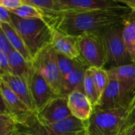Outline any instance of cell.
Listing matches in <instances>:
<instances>
[{
    "label": "cell",
    "instance_id": "6da1fadb",
    "mask_svg": "<svg viewBox=\"0 0 135 135\" xmlns=\"http://www.w3.org/2000/svg\"><path fill=\"white\" fill-rule=\"evenodd\" d=\"M130 10L128 7L122 6L110 9L60 12L50 15L47 22L54 29L71 36L80 37L88 33L103 31L122 21Z\"/></svg>",
    "mask_w": 135,
    "mask_h": 135
},
{
    "label": "cell",
    "instance_id": "7a4b0ae2",
    "mask_svg": "<svg viewBox=\"0 0 135 135\" xmlns=\"http://www.w3.org/2000/svg\"><path fill=\"white\" fill-rule=\"evenodd\" d=\"M13 135H87V123L71 116L56 123L43 124L33 112L17 122Z\"/></svg>",
    "mask_w": 135,
    "mask_h": 135
},
{
    "label": "cell",
    "instance_id": "3957f363",
    "mask_svg": "<svg viewBox=\"0 0 135 135\" xmlns=\"http://www.w3.org/2000/svg\"><path fill=\"white\" fill-rule=\"evenodd\" d=\"M11 25L23 40L33 59L39 51L51 44L52 27L47 21L40 18H21L11 13Z\"/></svg>",
    "mask_w": 135,
    "mask_h": 135
},
{
    "label": "cell",
    "instance_id": "277c9868",
    "mask_svg": "<svg viewBox=\"0 0 135 135\" xmlns=\"http://www.w3.org/2000/svg\"><path fill=\"white\" fill-rule=\"evenodd\" d=\"M128 112V107L107 110L94 108L86 122L87 135H120Z\"/></svg>",
    "mask_w": 135,
    "mask_h": 135
},
{
    "label": "cell",
    "instance_id": "5b68a950",
    "mask_svg": "<svg viewBox=\"0 0 135 135\" xmlns=\"http://www.w3.org/2000/svg\"><path fill=\"white\" fill-rule=\"evenodd\" d=\"M122 21L107 27L101 32L107 64H109L111 67L133 63L129 57L124 42Z\"/></svg>",
    "mask_w": 135,
    "mask_h": 135
},
{
    "label": "cell",
    "instance_id": "8992f818",
    "mask_svg": "<svg viewBox=\"0 0 135 135\" xmlns=\"http://www.w3.org/2000/svg\"><path fill=\"white\" fill-rule=\"evenodd\" d=\"M33 66L34 70L47 80L54 92L60 95L63 77L58 66L56 51L51 44L43 48L33 57Z\"/></svg>",
    "mask_w": 135,
    "mask_h": 135
},
{
    "label": "cell",
    "instance_id": "52a82bcc",
    "mask_svg": "<svg viewBox=\"0 0 135 135\" xmlns=\"http://www.w3.org/2000/svg\"><path fill=\"white\" fill-rule=\"evenodd\" d=\"M101 32L88 33L77 37L80 57L89 68H103L107 64Z\"/></svg>",
    "mask_w": 135,
    "mask_h": 135
},
{
    "label": "cell",
    "instance_id": "ba28073f",
    "mask_svg": "<svg viewBox=\"0 0 135 135\" xmlns=\"http://www.w3.org/2000/svg\"><path fill=\"white\" fill-rule=\"evenodd\" d=\"M35 114L37 119L43 124L56 123L71 117L68 96H56L36 111Z\"/></svg>",
    "mask_w": 135,
    "mask_h": 135
},
{
    "label": "cell",
    "instance_id": "9c48e42d",
    "mask_svg": "<svg viewBox=\"0 0 135 135\" xmlns=\"http://www.w3.org/2000/svg\"><path fill=\"white\" fill-rule=\"evenodd\" d=\"M107 73L109 76L108 84L101 96L99 104L94 108L107 110L125 107H129L130 101L125 97L121 89L118 80L113 74H111L108 71Z\"/></svg>",
    "mask_w": 135,
    "mask_h": 135
},
{
    "label": "cell",
    "instance_id": "30bf717a",
    "mask_svg": "<svg viewBox=\"0 0 135 135\" xmlns=\"http://www.w3.org/2000/svg\"><path fill=\"white\" fill-rule=\"evenodd\" d=\"M56 3L58 13L110 9L123 6L114 0H56Z\"/></svg>",
    "mask_w": 135,
    "mask_h": 135
},
{
    "label": "cell",
    "instance_id": "8fae6325",
    "mask_svg": "<svg viewBox=\"0 0 135 135\" xmlns=\"http://www.w3.org/2000/svg\"><path fill=\"white\" fill-rule=\"evenodd\" d=\"M28 84L37 111L43 107L50 100L58 96V95L54 92L47 80L35 70Z\"/></svg>",
    "mask_w": 135,
    "mask_h": 135
},
{
    "label": "cell",
    "instance_id": "7c38bea8",
    "mask_svg": "<svg viewBox=\"0 0 135 135\" xmlns=\"http://www.w3.org/2000/svg\"><path fill=\"white\" fill-rule=\"evenodd\" d=\"M0 90L11 115L13 116L16 122L25 120L29 115L33 113L3 80L0 83Z\"/></svg>",
    "mask_w": 135,
    "mask_h": 135
},
{
    "label": "cell",
    "instance_id": "4fadbf2b",
    "mask_svg": "<svg viewBox=\"0 0 135 135\" xmlns=\"http://www.w3.org/2000/svg\"><path fill=\"white\" fill-rule=\"evenodd\" d=\"M51 45L57 52L71 59L80 57L77 37L69 35L52 28Z\"/></svg>",
    "mask_w": 135,
    "mask_h": 135
},
{
    "label": "cell",
    "instance_id": "5bb4252c",
    "mask_svg": "<svg viewBox=\"0 0 135 135\" xmlns=\"http://www.w3.org/2000/svg\"><path fill=\"white\" fill-rule=\"evenodd\" d=\"M107 71L117 78L125 97L131 102L135 93V63L110 67Z\"/></svg>",
    "mask_w": 135,
    "mask_h": 135
},
{
    "label": "cell",
    "instance_id": "9a60e30c",
    "mask_svg": "<svg viewBox=\"0 0 135 135\" xmlns=\"http://www.w3.org/2000/svg\"><path fill=\"white\" fill-rule=\"evenodd\" d=\"M88 68L81 57L77 58L74 69L63 80L60 95L68 96L76 91H84V80Z\"/></svg>",
    "mask_w": 135,
    "mask_h": 135
},
{
    "label": "cell",
    "instance_id": "2e32d148",
    "mask_svg": "<svg viewBox=\"0 0 135 135\" xmlns=\"http://www.w3.org/2000/svg\"><path fill=\"white\" fill-rule=\"evenodd\" d=\"M68 103L72 116L87 122L93 112V107L84 91H76L68 95Z\"/></svg>",
    "mask_w": 135,
    "mask_h": 135
},
{
    "label": "cell",
    "instance_id": "e0dca14e",
    "mask_svg": "<svg viewBox=\"0 0 135 135\" xmlns=\"http://www.w3.org/2000/svg\"><path fill=\"white\" fill-rule=\"evenodd\" d=\"M1 79L11 88V89L22 99V101L33 112L37 111L35 104L31 95L30 87L25 80L11 73H8L3 76Z\"/></svg>",
    "mask_w": 135,
    "mask_h": 135
},
{
    "label": "cell",
    "instance_id": "ac0fdd59",
    "mask_svg": "<svg viewBox=\"0 0 135 135\" xmlns=\"http://www.w3.org/2000/svg\"><path fill=\"white\" fill-rule=\"evenodd\" d=\"M7 56L11 73L25 80L27 84H29L34 72L33 62H30L26 60L22 54L15 49H13Z\"/></svg>",
    "mask_w": 135,
    "mask_h": 135
},
{
    "label": "cell",
    "instance_id": "d6986e66",
    "mask_svg": "<svg viewBox=\"0 0 135 135\" xmlns=\"http://www.w3.org/2000/svg\"><path fill=\"white\" fill-rule=\"evenodd\" d=\"M122 36L132 62H135V11H130L123 18Z\"/></svg>",
    "mask_w": 135,
    "mask_h": 135
},
{
    "label": "cell",
    "instance_id": "ffe728a7",
    "mask_svg": "<svg viewBox=\"0 0 135 135\" xmlns=\"http://www.w3.org/2000/svg\"><path fill=\"white\" fill-rule=\"evenodd\" d=\"M1 27L5 32L13 49L18 51L20 54H22L26 60H27L30 62H33V57L31 56L29 50L27 49L23 40L18 33V32L15 30V29L11 24L7 22H3Z\"/></svg>",
    "mask_w": 135,
    "mask_h": 135
},
{
    "label": "cell",
    "instance_id": "44dd1931",
    "mask_svg": "<svg viewBox=\"0 0 135 135\" xmlns=\"http://www.w3.org/2000/svg\"><path fill=\"white\" fill-rule=\"evenodd\" d=\"M84 92L91 102L93 108L95 107L100 101V96L99 95L96 86L93 80L90 68H88L85 73L84 80Z\"/></svg>",
    "mask_w": 135,
    "mask_h": 135
},
{
    "label": "cell",
    "instance_id": "7402d4cb",
    "mask_svg": "<svg viewBox=\"0 0 135 135\" xmlns=\"http://www.w3.org/2000/svg\"><path fill=\"white\" fill-rule=\"evenodd\" d=\"M11 14L21 18H25V19H30V18H40V19H44L46 21L47 19V15L46 13L44 11L39 10L38 8L25 3L22 5L21 7L14 9V10H8Z\"/></svg>",
    "mask_w": 135,
    "mask_h": 135
},
{
    "label": "cell",
    "instance_id": "603a6c76",
    "mask_svg": "<svg viewBox=\"0 0 135 135\" xmlns=\"http://www.w3.org/2000/svg\"><path fill=\"white\" fill-rule=\"evenodd\" d=\"M90 69L91 71L93 80L95 82L97 91L101 99V96L109 81V76H108L107 70L103 69V68H95V67H91Z\"/></svg>",
    "mask_w": 135,
    "mask_h": 135
},
{
    "label": "cell",
    "instance_id": "cb8c5ba5",
    "mask_svg": "<svg viewBox=\"0 0 135 135\" xmlns=\"http://www.w3.org/2000/svg\"><path fill=\"white\" fill-rule=\"evenodd\" d=\"M25 3L32 5L46 14L58 13L56 0H24Z\"/></svg>",
    "mask_w": 135,
    "mask_h": 135
},
{
    "label": "cell",
    "instance_id": "d4e9b609",
    "mask_svg": "<svg viewBox=\"0 0 135 135\" xmlns=\"http://www.w3.org/2000/svg\"><path fill=\"white\" fill-rule=\"evenodd\" d=\"M56 54H57L58 66H59L61 76L64 80L74 69V68L76 66V59H71L57 52H56Z\"/></svg>",
    "mask_w": 135,
    "mask_h": 135
},
{
    "label": "cell",
    "instance_id": "484cf974",
    "mask_svg": "<svg viewBox=\"0 0 135 135\" xmlns=\"http://www.w3.org/2000/svg\"><path fill=\"white\" fill-rule=\"evenodd\" d=\"M16 121L11 114H0V135H13Z\"/></svg>",
    "mask_w": 135,
    "mask_h": 135
},
{
    "label": "cell",
    "instance_id": "4316f807",
    "mask_svg": "<svg viewBox=\"0 0 135 135\" xmlns=\"http://www.w3.org/2000/svg\"><path fill=\"white\" fill-rule=\"evenodd\" d=\"M13 49H14L11 45L5 32L0 26V51L8 55Z\"/></svg>",
    "mask_w": 135,
    "mask_h": 135
},
{
    "label": "cell",
    "instance_id": "83f0119b",
    "mask_svg": "<svg viewBox=\"0 0 135 135\" xmlns=\"http://www.w3.org/2000/svg\"><path fill=\"white\" fill-rule=\"evenodd\" d=\"M8 73H11V69L7 54L0 51V78Z\"/></svg>",
    "mask_w": 135,
    "mask_h": 135
},
{
    "label": "cell",
    "instance_id": "f1b7e54d",
    "mask_svg": "<svg viewBox=\"0 0 135 135\" xmlns=\"http://www.w3.org/2000/svg\"><path fill=\"white\" fill-rule=\"evenodd\" d=\"M133 123H135V106L131 110H129V112L127 114V117H126V122H125L123 128H122V130L125 129L126 128H127L128 126H131Z\"/></svg>",
    "mask_w": 135,
    "mask_h": 135
},
{
    "label": "cell",
    "instance_id": "f546056e",
    "mask_svg": "<svg viewBox=\"0 0 135 135\" xmlns=\"http://www.w3.org/2000/svg\"><path fill=\"white\" fill-rule=\"evenodd\" d=\"M0 20L2 22H7L11 24V13L10 11L3 6H0Z\"/></svg>",
    "mask_w": 135,
    "mask_h": 135
},
{
    "label": "cell",
    "instance_id": "4dcf8cb0",
    "mask_svg": "<svg viewBox=\"0 0 135 135\" xmlns=\"http://www.w3.org/2000/svg\"><path fill=\"white\" fill-rule=\"evenodd\" d=\"M1 81H2V79L0 78V83H1ZM0 114H11L10 110H8L4 102L3 97L1 93V90H0Z\"/></svg>",
    "mask_w": 135,
    "mask_h": 135
},
{
    "label": "cell",
    "instance_id": "1f68e13d",
    "mask_svg": "<svg viewBox=\"0 0 135 135\" xmlns=\"http://www.w3.org/2000/svg\"><path fill=\"white\" fill-rule=\"evenodd\" d=\"M114 1H115L123 6L128 7L131 10L135 11V0H114Z\"/></svg>",
    "mask_w": 135,
    "mask_h": 135
},
{
    "label": "cell",
    "instance_id": "d6a6232c",
    "mask_svg": "<svg viewBox=\"0 0 135 135\" xmlns=\"http://www.w3.org/2000/svg\"><path fill=\"white\" fill-rule=\"evenodd\" d=\"M120 135H135V123L123 129L121 132Z\"/></svg>",
    "mask_w": 135,
    "mask_h": 135
},
{
    "label": "cell",
    "instance_id": "836d02e7",
    "mask_svg": "<svg viewBox=\"0 0 135 135\" xmlns=\"http://www.w3.org/2000/svg\"><path fill=\"white\" fill-rule=\"evenodd\" d=\"M134 106H135V93H134V95H133V98H132V100H131V102H130V103H129V110H131Z\"/></svg>",
    "mask_w": 135,
    "mask_h": 135
},
{
    "label": "cell",
    "instance_id": "e575fe53",
    "mask_svg": "<svg viewBox=\"0 0 135 135\" xmlns=\"http://www.w3.org/2000/svg\"><path fill=\"white\" fill-rule=\"evenodd\" d=\"M2 23H3V22H2V21H1V20H0V26H1V25H2Z\"/></svg>",
    "mask_w": 135,
    "mask_h": 135
},
{
    "label": "cell",
    "instance_id": "d590c367",
    "mask_svg": "<svg viewBox=\"0 0 135 135\" xmlns=\"http://www.w3.org/2000/svg\"><path fill=\"white\" fill-rule=\"evenodd\" d=\"M134 63H135V62H134Z\"/></svg>",
    "mask_w": 135,
    "mask_h": 135
}]
</instances>
